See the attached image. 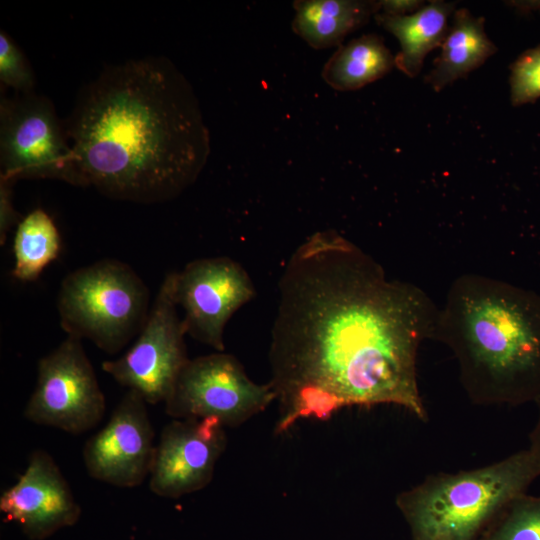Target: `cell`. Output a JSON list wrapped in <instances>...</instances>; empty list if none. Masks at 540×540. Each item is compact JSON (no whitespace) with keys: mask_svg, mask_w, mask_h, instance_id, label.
<instances>
[{"mask_svg":"<svg viewBox=\"0 0 540 540\" xmlns=\"http://www.w3.org/2000/svg\"><path fill=\"white\" fill-rule=\"evenodd\" d=\"M149 289L126 263L99 260L70 272L57 297L60 326L78 339L115 354L143 328L150 308Z\"/></svg>","mask_w":540,"mask_h":540,"instance_id":"obj_5","label":"cell"},{"mask_svg":"<svg viewBox=\"0 0 540 540\" xmlns=\"http://www.w3.org/2000/svg\"><path fill=\"white\" fill-rule=\"evenodd\" d=\"M510 98L513 106H521L540 98V45L523 52L512 63Z\"/></svg>","mask_w":540,"mask_h":540,"instance_id":"obj_21","label":"cell"},{"mask_svg":"<svg viewBox=\"0 0 540 540\" xmlns=\"http://www.w3.org/2000/svg\"><path fill=\"white\" fill-rule=\"evenodd\" d=\"M535 405L537 407V418L528 436V448L534 453L540 462V399L535 403Z\"/></svg>","mask_w":540,"mask_h":540,"instance_id":"obj_24","label":"cell"},{"mask_svg":"<svg viewBox=\"0 0 540 540\" xmlns=\"http://www.w3.org/2000/svg\"><path fill=\"white\" fill-rule=\"evenodd\" d=\"M478 540H540V495L515 497Z\"/></svg>","mask_w":540,"mask_h":540,"instance_id":"obj_19","label":"cell"},{"mask_svg":"<svg viewBox=\"0 0 540 540\" xmlns=\"http://www.w3.org/2000/svg\"><path fill=\"white\" fill-rule=\"evenodd\" d=\"M278 290L269 346L277 434L352 406L394 405L428 421L417 355L439 308L421 288L324 230L292 253Z\"/></svg>","mask_w":540,"mask_h":540,"instance_id":"obj_1","label":"cell"},{"mask_svg":"<svg viewBox=\"0 0 540 540\" xmlns=\"http://www.w3.org/2000/svg\"><path fill=\"white\" fill-rule=\"evenodd\" d=\"M275 400L270 382H254L235 356L217 351L189 359L164 404L174 419L215 418L237 427Z\"/></svg>","mask_w":540,"mask_h":540,"instance_id":"obj_7","label":"cell"},{"mask_svg":"<svg viewBox=\"0 0 540 540\" xmlns=\"http://www.w3.org/2000/svg\"><path fill=\"white\" fill-rule=\"evenodd\" d=\"M441 48L433 69L425 77V82L437 92L466 77L497 51L485 33L484 18L473 16L466 8L454 12Z\"/></svg>","mask_w":540,"mask_h":540,"instance_id":"obj_16","label":"cell"},{"mask_svg":"<svg viewBox=\"0 0 540 540\" xmlns=\"http://www.w3.org/2000/svg\"><path fill=\"white\" fill-rule=\"evenodd\" d=\"M0 511L30 540L73 526L81 509L53 458L35 450L18 480L0 496Z\"/></svg>","mask_w":540,"mask_h":540,"instance_id":"obj_13","label":"cell"},{"mask_svg":"<svg viewBox=\"0 0 540 540\" xmlns=\"http://www.w3.org/2000/svg\"><path fill=\"white\" fill-rule=\"evenodd\" d=\"M153 438L146 401L128 390L104 427L85 443V468L98 481L136 487L149 476L155 451Z\"/></svg>","mask_w":540,"mask_h":540,"instance_id":"obj_11","label":"cell"},{"mask_svg":"<svg viewBox=\"0 0 540 540\" xmlns=\"http://www.w3.org/2000/svg\"><path fill=\"white\" fill-rule=\"evenodd\" d=\"M255 296L248 272L226 256L196 259L176 271L175 298L186 334L219 352L227 322Z\"/></svg>","mask_w":540,"mask_h":540,"instance_id":"obj_10","label":"cell"},{"mask_svg":"<svg viewBox=\"0 0 540 540\" xmlns=\"http://www.w3.org/2000/svg\"><path fill=\"white\" fill-rule=\"evenodd\" d=\"M225 427L215 418L174 419L163 428L149 473L151 491L179 498L206 487L226 448Z\"/></svg>","mask_w":540,"mask_h":540,"instance_id":"obj_12","label":"cell"},{"mask_svg":"<svg viewBox=\"0 0 540 540\" xmlns=\"http://www.w3.org/2000/svg\"><path fill=\"white\" fill-rule=\"evenodd\" d=\"M65 127L73 185L140 204L179 196L211 150L194 90L164 56L103 69L80 91Z\"/></svg>","mask_w":540,"mask_h":540,"instance_id":"obj_2","label":"cell"},{"mask_svg":"<svg viewBox=\"0 0 540 540\" xmlns=\"http://www.w3.org/2000/svg\"><path fill=\"white\" fill-rule=\"evenodd\" d=\"M539 476L540 462L527 447L482 467L430 474L398 493L395 504L412 540H478Z\"/></svg>","mask_w":540,"mask_h":540,"instance_id":"obj_4","label":"cell"},{"mask_svg":"<svg viewBox=\"0 0 540 540\" xmlns=\"http://www.w3.org/2000/svg\"><path fill=\"white\" fill-rule=\"evenodd\" d=\"M395 67V56L377 34H364L340 45L322 70V78L337 91H353L372 83Z\"/></svg>","mask_w":540,"mask_h":540,"instance_id":"obj_17","label":"cell"},{"mask_svg":"<svg viewBox=\"0 0 540 540\" xmlns=\"http://www.w3.org/2000/svg\"><path fill=\"white\" fill-rule=\"evenodd\" d=\"M455 6V3L431 1L409 15H374L377 23L400 43L401 50L395 56V66L399 70L411 78L420 73L426 55L442 45Z\"/></svg>","mask_w":540,"mask_h":540,"instance_id":"obj_15","label":"cell"},{"mask_svg":"<svg viewBox=\"0 0 540 540\" xmlns=\"http://www.w3.org/2000/svg\"><path fill=\"white\" fill-rule=\"evenodd\" d=\"M0 177L74 183L73 153L65 122L53 102L35 92L0 101Z\"/></svg>","mask_w":540,"mask_h":540,"instance_id":"obj_6","label":"cell"},{"mask_svg":"<svg viewBox=\"0 0 540 540\" xmlns=\"http://www.w3.org/2000/svg\"><path fill=\"white\" fill-rule=\"evenodd\" d=\"M0 81L16 93L34 92L35 75L32 67L16 42L0 31Z\"/></svg>","mask_w":540,"mask_h":540,"instance_id":"obj_20","label":"cell"},{"mask_svg":"<svg viewBox=\"0 0 540 540\" xmlns=\"http://www.w3.org/2000/svg\"><path fill=\"white\" fill-rule=\"evenodd\" d=\"M104 412L105 397L81 339L68 336L38 361L24 416L35 424L81 434L94 428Z\"/></svg>","mask_w":540,"mask_h":540,"instance_id":"obj_9","label":"cell"},{"mask_svg":"<svg viewBox=\"0 0 540 540\" xmlns=\"http://www.w3.org/2000/svg\"><path fill=\"white\" fill-rule=\"evenodd\" d=\"M433 340L446 345L469 400L520 406L540 399V295L480 274L451 284Z\"/></svg>","mask_w":540,"mask_h":540,"instance_id":"obj_3","label":"cell"},{"mask_svg":"<svg viewBox=\"0 0 540 540\" xmlns=\"http://www.w3.org/2000/svg\"><path fill=\"white\" fill-rule=\"evenodd\" d=\"M378 13L393 16H404L415 13L424 6L422 1L417 0H382L378 1Z\"/></svg>","mask_w":540,"mask_h":540,"instance_id":"obj_23","label":"cell"},{"mask_svg":"<svg viewBox=\"0 0 540 540\" xmlns=\"http://www.w3.org/2000/svg\"><path fill=\"white\" fill-rule=\"evenodd\" d=\"M14 181L0 177V244L6 241L11 227L19 223V214L13 205Z\"/></svg>","mask_w":540,"mask_h":540,"instance_id":"obj_22","label":"cell"},{"mask_svg":"<svg viewBox=\"0 0 540 540\" xmlns=\"http://www.w3.org/2000/svg\"><path fill=\"white\" fill-rule=\"evenodd\" d=\"M292 30L315 49L339 47L344 38L369 22L378 1L297 0Z\"/></svg>","mask_w":540,"mask_h":540,"instance_id":"obj_14","label":"cell"},{"mask_svg":"<svg viewBox=\"0 0 540 540\" xmlns=\"http://www.w3.org/2000/svg\"><path fill=\"white\" fill-rule=\"evenodd\" d=\"M61 250V237L53 219L37 208L20 219L13 240L12 276L28 282L38 279Z\"/></svg>","mask_w":540,"mask_h":540,"instance_id":"obj_18","label":"cell"},{"mask_svg":"<svg viewBox=\"0 0 540 540\" xmlns=\"http://www.w3.org/2000/svg\"><path fill=\"white\" fill-rule=\"evenodd\" d=\"M176 271L164 277L147 320L134 344L121 357L102 363L117 383L149 404L165 402L189 360L185 329L177 312Z\"/></svg>","mask_w":540,"mask_h":540,"instance_id":"obj_8","label":"cell"}]
</instances>
